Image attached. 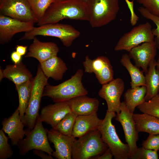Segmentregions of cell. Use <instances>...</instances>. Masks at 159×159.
<instances>
[{"label":"cell","mask_w":159,"mask_h":159,"mask_svg":"<svg viewBox=\"0 0 159 159\" xmlns=\"http://www.w3.org/2000/svg\"><path fill=\"white\" fill-rule=\"evenodd\" d=\"M65 19L88 21L87 3L82 0H54L37 25L57 23Z\"/></svg>","instance_id":"cell-1"},{"label":"cell","mask_w":159,"mask_h":159,"mask_svg":"<svg viewBox=\"0 0 159 159\" xmlns=\"http://www.w3.org/2000/svg\"><path fill=\"white\" fill-rule=\"evenodd\" d=\"M83 71L78 69L68 80L57 85L48 83L45 86L42 97L50 98L54 102H67L79 96L87 95L88 92L82 82Z\"/></svg>","instance_id":"cell-2"},{"label":"cell","mask_w":159,"mask_h":159,"mask_svg":"<svg viewBox=\"0 0 159 159\" xmlns=\"http://www.w3.org/2000/svg\"><path fill=\"white\" fill-rule=\"evenodd\" d=\"M80 34L79 31L70 25L49 24L34 27L30 31L25 32L19 40H33L38 35L51 36L58 38L64 46L69 47Z\"/></svg>","instance_id":"cell-3"},{"label":"cell","mask_w":159,"mask_h":159,"mask_svg":"<svg viewBox=\"0 0 159 159\" xmlns=\"http://www.w3.org/2000/svg\"><path fill=\"white\" fill-rule=\"evenodd\" d=\"M108 148L102 140L98 129L78 138L73 143L72 159H92L103 154Z\"/></svg>","instance_id":"cell-4"},{"label":"cell","mask_w":159,"mask_h":159,"mask_svg":"<svg viewBox=\"0 0 159 159\" xmlns=\"http://www.w3.org/2000/svg\"><path fill=\"white\" fill-rule=\"evenodd\" d=\"M115 112H107L98 127L103 141L111 150L115 159H130V155L127 144L123 143L117 133L112 119L116 116Z\"/></svg>","instance_id":"cell-5"},{"label":"cell","mask_w":159,"mask_h":159,"mask_svg":"<svg viewBox=\"0 0 159 159\" xmlns=\"http://www.w3.org/2000/svg\"><path fill=\"white\" fill-rule=\"evenodd\" d=\"M87 4L88 21L93 28L105 26L113 21L120 9L119 0H89Z\"/></svg>","instance_id":"cell-6"},{"label":"cell","mask_w":159,"mask_h":159,"mask_svg":"<svg viewBox=\"0 0 159 159\" xmlns=\"http://www.w3.org/2000/svg\"><path fill=\"white\" fill-rule=\"evenodd\" d=\"M42 122L39 115L34 128L25 130L26 137L20 140L17 145L20 155H25L34 149L42 150L52 155L53 150L49 142L48 130L44 128Z\"/></svg>","instance_id":"cell-7"},{"label":"cell","mask_w":159,"mask_h":159,"mask_svg":"<svg viewBox=\"0 0 159 159\" xmlns=\"http://www.w3.org/2000/svg\"><path fill=\"white\" fill-rule=\"evenodd\" d=\"M48 79L44 74L39 64L36 74L33 78L29 105L24 115L21 119L24 126L30 129L34 128L39 115L40 102L44 88L48 83Z\"/></svg>","instance_id":"cell-8"},{"label":"cell","mask_w":159,"mask_h":159,"mask_svg":"<svg viewBox=\"0 0 159 159\" xmlns=\"http://www.w3.org/2000/svg\"><path fill=\"white\" fill-rule=\"evenodd\" d=\"M154 37L150 23L147 22L140 24L124 34L118 41L114 50L117 51L125 50L129 52L141 43L154 41Z\"/></svg>","instance_id":"cell-9"},{"label":"cell","mask_w":159,"mask_h":159,"mask_svg":"<svg viewBox=\"0 0 159 159\" xmlns=\"http://www.w3.org/2000/svg\"><path fill=\"white\" fill-rule=\"evenodd\" d=\"M0 11L2 15L20 21L34 23L39 21L28 0H1Z\"/></svg>","instance_id":"cell-10"},{"label":"cell","mask_w":159,"mask_h":159,"mask_svg":"<svg viewBox=\"0 0 159 159\" xmlns=\"http://www.w3.org/2000/svg\"><path fill=\"white\" fill-rule=\"evenodd\" d=\"M133 114L130 111L124 102L123 101L121 103L120 111L115 117L116 120L121 124L123 129L125 141L129 148L130 158L138 148L137 142L139 139Z\"/></svg>","instance_id":"cell-11"},{"label":"cell","mask_w":159,"mask_h":159,"mask_svg":"<svg viewBox=\"0 0 159 159\" xmlns=\"http://www.w3.org/2000/svg\"><path fill=\"white\" fill-rule=\"evenodd\" d=\"M83 64L85 72L90 74L94 73L102 85L106 84L114 79L113 67L106 56H99L92 59L86 56Z\"/></svg>","instance_id":"cell-12"},{"label":"cell","mask_w":159,"mask_h":159,"mask_svg":"<svg viewBox=\"0 0 159 159\" xmlns=\"http://www.w3.org/2000/svg\"><path fill=\"white\" fill-rule=\"evenodd\" d=\"M124 89V82L120 78L114 79L109 82L102 85L98 94L106 101L107 111L117 114L120 112L121 103L120 99Z\"/></svg>","instance_id":"cell-13"},{"label":"cell","mask_w":159,"mask_h":159,"mask_svg":"<svg viewBox=\"0 0 159 159\" xmlns=\"http://www.w3.org/2000/svg\"><path fill=\"white\" fill-rule=\"evenodd\" d=\"M34 23L20 21L1 14L0 15V43L9 42L16 33L26 32L34 27Z\"/></svg>","instance_id":"cell-14"},{"label":"cell","mask_w":159,"mask_h":159,"mask_svg":"<svg viewBox=\"0 0 159 159\" xmlns=\"http://www.w3.org/2000/svg\"><path fill=\"white\" fill-rule=\"evenodd\" d=\"M49 141L54 144L55 150L52 155L58 159H71L72 147L75 138L64 135L52 128L47 131Z\"/></svg>","instance_id":"cell-15"},{"label":"cell","mask_w":159,"mask_h":159,"mask_svg":"<svg viewBox=\"0 0 159 159\" xmlns=\"http://www.w3.org/2000/svg\"><path fill=\"white\" fill-rule=\"evenodd\" d=\"M157 49L154 41L144 42L132 48L128 55L135 62V65L139 68H142L145 74L150 62L155 59Z\"/></svg>","instance_id":"cell-16"},{"label":"cell","mask_w":159,"mask_h":159,"mask_svg":"<svg viewBox=\"0 0 159 159\" xmlns=\"http://www.w3.org/2000/svg\"><path fill=\"white\" fill-rule=\"evenodd\" d=\"M1 124L2 129L8 135L11 145H17L26 134L25 130L24 129V125L20 118L18 109H16L10 117L4 118Z\"/></svg>","instance_id":"cell-17"},{"label":"cell","mask_w":159,"mask_h":159,"mask_svg":"<svg viewBox=\"0 0 159 159\" xmlns=\"http://www.w3.org/2000/svg\"><path fill=\"white\" fill-rule=\"evenodd\" d=\"M59 50L58 46L55 43L42 42L35 37L33 39V42L29 46L28 52L24 57L34 58L40 64L57 56Z\"/></svg>","instance_id":"cell-18"},{"label":"cell","mask_w":159,"mask_h":159,"mask_svg":"<svg viewBox=\"0 0 159 159\" xmlns=\"http://www.w3.org/2000/svg\"><path fill=\"white\" fill-rule=\"evenodd\" d=\"M71 112L67 102H56L43 107L39 117L42 122L49 124L53 128L67 114Z\"/></svg>","instance_id":"cell-19"},{"label":"cell","mask_w":159,"mask_h":159,"mask_svg":"<svg viewBox=\"0 0 159 159\" xmlns=\"http://www.w3.org/2000/svg\"><path fill=\"white\" fill-rule=\"evenodd\" d=\"M72 112L77 116L86 115L97 112L99 105L98 100L83 95L67 101Z\"/></svg>","instance_id":"cell-20"},{"label":"cell","mask_w":159,"mask_h":159,"mask_svg":"<svg viewBox=\"0 0 159 159\" xmlns=\"http://www.w3.org/2000/svg\"><path fill=\"white\" fill-rule=\"evenodd\" d=\"M102 120L99 119L97 112L90 115L77 116L73 128L72 135L80 138L92 130L98 129Z\"/></svg>","instance_id":"cell-21"},{"label":"cell","mask_w":159,"mask_h":159,"mask_svg":"<svg viewBox=\"0 0 159 159\" xmlns=\"http://www.w3.org/2000/svg\"><path fill=\"white\" fill-rule=\"evenodd\" d=\"M2 71L3 78L11 80L15 85L33 78L31 72L22 61L16 64L8 65Z\"/></svg>","instance_id":"cell-22"},{"label":"cell","mask_w":159,"mask_h":159,"mask_svg":"<svg viewBox=\"0 0 159 159\" xmlns=\"http://www.w3.org/2000/svg\"><path fill=\"white\" fill-rule=\"evenodd\" d=\"M44 74L48 78L56 80L62 79L64 74L68 70L65 63L60 57L55 56L40 64Z\"/></svg>","instance_id":"cell-23"},{"label":"cell","mask_w":159,"mask_h":159,"mask_svg":"<svg viewBox=\"0 0 159 159\" xmlns=\"http://www.w3.org/2000/svg\"><path fill=\"white\" fill-rule=\"evenodd\" d=\"M137 132L159 134V118L146 113L133 114Z\"/></svg>","instance_id":"cell-24"},{"label":"cell","mask_w":159,"mask_h":159,"mask_svg":"<svg viewBox=\"0 0 159 159\" xmlns=\"http://www.w3.org/2000/svg\"><path fill=\"white\" fill-rule=\"evenodd\" d=\"M155 59L150 63L145 79L146 93L145 101H148L158 94L159 91V67L156 66Z\"/></svg>","instance_id":"cell-25"},{"label":"cell","mask_w":159,"mask_h":159,"mask_svg":"<svg viewBox=\"0 0 159 159\" xmlns=\"http://www.w3.org/2000/svg\"><path fill=\"white\" fill-rule=\"evenodd\" d=\"M145 86L128 89L124 94V102L130 111L133 113L135 108L145 101Z\"/></svg>","instance_id":"cell-26"},{"label":"cell","mask_w":159,"mask_h":159,"mask_svg":"<svg viewBox=\"0 0 159 159\" xmlns=\"http://www.w3.org/2000/svg\"><path fill=\"white\" fill-rule=\"evenodd\" d=\"M128 54H123L120 60L121 64L127 69L131 78V88L142 86H145V76L143 71L131 62Z\"/></svg>","instance_id":"cell-27"},{"label":"cell","mask_w":159,"mask_h":159,"mask_svg":"<svg viewBox=\"0 0 159 159\" xmlns=\"http://www.w3.org/2000/svg\"><path fill=\"white\" fill-rule=\"evenodd\" d=\"M33 79V78L20 85H15L19 97V105L17 108L21 119L24 117L29 105Z\"/></svg>","instance_id":"cell-28"},{"label":"cell","mask_w":159,"mask_h":159,"mask_svg":"<svg viewBox=\"0 0 159 159\" xmlns=\"http://www.w3.org/2000/svg\"><path fill=\"white\" fill-rule=\"evenodd\" d=\"M77 116L72 112L69 113L52 128L64 135H72L74 125Z\"/></svg>","instance_id":"cell-29"},{"label":"cell","mask_w":159,"mask_h":159,"mask_svg":"<svg viewBox=\"0 0 159 159\" xmlns=\"http://www.w3.org/2000/svg\"><path fill=\"white\" fill-rule=\"evenodd\" d=\"M137 107L142 113L159 118V95L158 94L148 101H145Z\"/></svg>","instance_id":"cell-30"},{"label":"cell","mask_w":159,"mask_h":159,"mask_svg":"<svg viewBox=\"0 0 159 159\" xmlns=\"http://www.w3.org/2000/svg\"><path fill=\"white\" fill-rule=\"evenodd\" d=\"M54 0H28L31 9L39 21Z\"/></svg>","instance_id":"cell-31"},{"label":"cell","mask_w":159,"mask_h":159,"mask_svg":"<svg viewBox=\"0 0 159 159\" xmlns=\"http://www.w3.org/2000/svg\"><path fill=\"white\" fill-rule=\"evenodd\" d=\"M9 138L2 129L0 130V159H7L13 155V151L8 143Z\"/></svg>","instance_id":"cell-32"},{"label":"cell","mask_w":159,"mask_h":159,"mask_svg":"<svg viewBox=\"0 0 159 159\" xmlns=\"http://www.w3.org/2000/svg\"><path fill=\"white\" fill-rule=\"evenodd\" d=\"M138 11L146 19L152 21L156 25L157 28L152 29V32L156 37L154 41L156 43L157 48L159 49V17L150 14L143 7H139Z\"/></svg>","instance_id":"cell-33"},{"label":"cell","mask_w":159,"mask_h":159,"mask_svg":"<svg viewBox=\"0 0 159 159\" xmlns=\"http://www.w3.org/2000/svg\"><path fill=\"white\" fill-rule=\"evenodd\" d=\"M158 151L146 149L143 147L138 148L131 159H158Z\"/></svg>","instance_id":"cell-34"},{"label":"cell","mask_w":159,"mask_h":159,"mask_svg":"<svg viewBox=\"0 0 159 159\" xmlns=\"http://www.w3.org/2000/svg\"><path fill=\"white\" fill-rule=\"evenodd\" d=\"M150 14L159 17V0H136Z\"/></svg>","instance_id":"cell-35"},{"label":"cell","mask_w":159,"mask_h":159,"mask_svg":"<svg viewBox=\"0 0 159 159\" xmlns=\"http://www.w3.org/2000/svg\"><path fill=\"white\" fill-rule=\"evenodd\" d=\"M142 146L147 149L159 151V134H149L142 143Z\"/></svg>","instance_id":"cell-36"},{"label":"cell","mask_w":159,"mask_h":159,"mask_svg":"<svg viewBox=\"0 0 159 159\" xmlns=\"http://www.w3.org/2000/svg\"><path fill=\"white\" fill-rule=\"evenodd\" d=\"M131 13L130 23L132 26L135 25L138 20L139 17L135 14L134 10L133 0L130 1L129 0H125Z\"/></svg>","instance_id":"cell-37"},{"label":"cell","mask_w":159,"mask_h":159,"mask_svg":"<svg viewBox=\"0 0 159 159\" xmlns=\"http://www.w3.org/2000/svg\"><path fill=\"white\" fill-rule=\"evenodd\" d=\"M33 152L35 155L39 156L42 159H53L52 155L47 154L45 152L41 150L34 149Z\"/></svg>","instance_id":"cell-38"},{"label":"cell","mask_w":159,"mask_h":159,"mask_svg":"<svg viewBox=\"0 0 159 159\" xmlns=\"http://www.w3.org/2000/svg\"><path fill=\"white\" fill-rule=\"evenodd\" d=\"M113 156L111 151L108 148L102 155L95 157L92 159H111Z\"/></svg>","instance_id":"cell-39"},{"label":"cell","mask_w":159,"mask_h":159,"mask_svg":"<svg viewBox=\"0 0 159 159\" xmlns=\"http://www.w3.org/2000/svg\"><path fill=\"white\" fill-rule=\"evenodd\" d=\"M21 56L16 51H14L11 53V58L14 64H16L21 61Z\"/></svg>","instance_id":"cell-40"},{"label":"cell","mask_w":159,"mask_h":159,"mask_svg":"<svg viewBox=\"0 0 159 159\" xmlns=\"http://www.w3.org/2000/svg\"><path fill=\"white\" fill-rule=\"evenodd\" d=\"M27 48V46L21 45H17L15 48L16 51L21 56L25 54Z\"/></svg>","instance_id":"cell-41"},{"label":"cell","mask_w":159,"mask_h":159,"mask_svg":"<svg viewBox=\"0 0 159 159\" xmlns=\"http://www.w3.org/2000/svg\"><path fill=\"white\" fill-rule=\"evenodd\" d=\"M156 65L157 67H159V57L158 58L157 60L156 61Z\"/></svg>","instance_id":"cell-42"},{"label":"cell","mask_w":159,"mask_h":159,"mask_svg":"<svg viewBox=\"0 0 159 159\" xmlns=\"http://www.w3.org/2000/svg\"><path fill=\"white\" fill-rule=\"evenodd\" d=\"M85 3H87L89 0H82Z\"/></svg>","instance_id":"cell-43"},{"label":"cell","mask_w":159,"mask_h":159,"mask_svg":"<svg viewBox=\"0 0 159 159\" xmlns=\"http://www.w3.org/2000/svg\"><path fill=\"white\" fill-rule=\"evenodd\" d=\"M158 94L159 95V92H158Z\"/></svg>","instance_id":"cell-44"},{"label":"cell","mask_w":159,"mask_h":159,"mask_svg":"<svg viewBox=\"0 0 159 159\" xmlns=\"http://www.w3.org/2000/svg\"><path fill=\"white\" fill-rule=\"evenodd\" d=\"M1 1V0H0V1Z\"/></svg>","instance_id":"cell-45"},{"label":"cell","mask_w":159,"mask_h":159,"mask_svg":"<svg viewBox=\"0 0 159 159\" xmlns=\"http://www.w3.org/2000/svg\"><path fill=\"white\" fill-rule=\"evenodd\" d=\"M133 0V1H134V0Z\"/></svg>","instance_id":"cell-46"}]
</instances>
